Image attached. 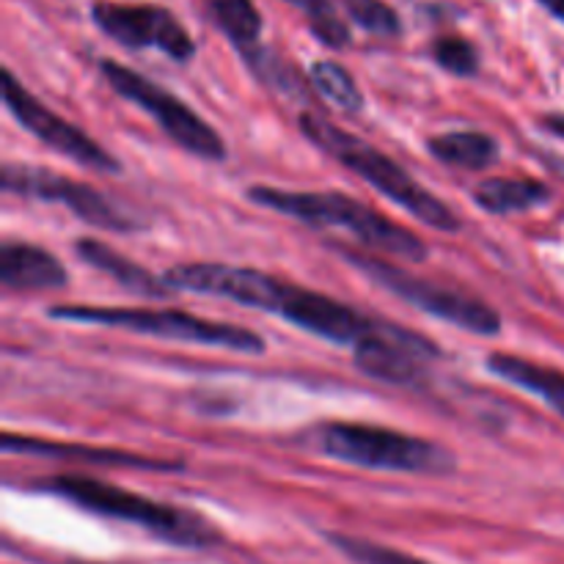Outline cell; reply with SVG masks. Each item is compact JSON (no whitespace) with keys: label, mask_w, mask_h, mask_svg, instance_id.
<instances>
[{"label":"cell","mask_w":564,"mask_h":564,"mask_svg":"<svg viewBox=\"0 0 564 564\" xmlns=\"http://www.w3.org/2000/svg\"><path fill=\"white\" fill-rule=\"evenodd\" d=\"M39 490L53 494L80 510L94 512V516L116 518V521L135 523L147 529L152 538L163 540L180 549H215L224 543V532L213 527L207 518L193 516V512L180 510V507L160 505V501L147 499V496L130 494L119 485L99 482L88 477H53L36 482Z\"/></svg>","instance_id":"1"},{"label":"cell","mask_w":564,"mask_h":564,"mask_svg":"<svg viewBox=\"0 0 564 564\" xmlns=\"http://www.w3.org/2000/svg\"><path fill=\"white\" fill-rule=\"evenodd\" d=\"M246 196L248 202L259 204V207L275 209V213L303 220V224L334 226V229L350 231L358 242L378 253L408 259V262H424L430 253L427 242L413 235L411 229L375 213L372 207L356 202V198L341 196V193H303L253 185L248 187Z\"/></svg>","instance_id":"2"},{"label":"cell","mask_w":564,"mask_h":564,"mask_svg":"<svg viewBox=\"0 0 564 564\" xmlns=\"http://www.w3.org/2000/svg\"><path fill=\"white\" fill-rule=\"evenodd\" d=\"M301 130L325 154H330L341 165H347L352 174L361 176L375 191H380L386 198L400 204L402 209H408L422 224L433 226L438 231H457L463 226L460 218L452 213L449 204L435 198L422 182L413 180L400 163H394L389 154L375 149L372 143L361 141L358 135H350V132L330 124L328 119H323L317 113H301Z\"/></svg>","instance_id":"3"},{"label":"cell","mask_w":564,"mask_h":564,"mask_svg":"<svg viewBox=\"0 0 564 564\" xmlns=\"http://www.w3.org/2000/svg\"><path fill=\"white\" fill-rule=\"evenodd\" d=\"M317 444L334 460L378 468V471L449 474L457 468V457L444 446L372 424H325L317 435Z\"/></svg>","instance_id":"4"},{"label":"cell","mask_w":564,"mask_h":564,"mask_svg":"<svg viewBox=\"0 0 564 564\" xmlns=\"http://www.w3.org/2000/svg\"><path fill=\"white\" fill-rule=\"evenodd\" d=\"M50 317L72 319V323L105 325V328L135 330V334L160 336V339L193 341V345L224 347L235 352H264V339L240 325L215 323V319L193 317L176 308H105V306H53Z\"/></svg>","instance_id":"5"},{"label":"cell","mask_w":564,"mask_h":564,"mask_svg":"<svg viewBox=\"0 0 564 564\" xmlns=\"http://www.w3.org/2000/svg\"><path fill=\"white\" fill-rule=\"evenodd\" d=\"M350 264H356L361 273H367L383 290L394 292L397 297L408 301L411 306L422 308L430 317H438L455 328L471 330L479 336H499L501 334V314L488 303L468 297L463 292L449 290V286L433 284L427 279L408 273L397 264L383 262V259L367 257L361 251H341Z\"/></svg>","instance_id":"6"},{"label":"cell","mask_w":564,"mask_h":564,"mask_svg":"<svg viewBox=\"0 0 564 564\" xmlns=\"http://www.w3.org/2000/svg\"><path fill=\"white\" fill-rule=\"evenodd\" d=\"M99 72H102L108 86L113 88L119 97L130 99L132 105L147 110V113L163 127L165 135H169L171 141L180 143L185 152L196 154V158H204V160L226 158L224 138H220L218 132L202 119V116L193 113L180 97L165 91L163 86L152 83L149 77L132 72L130 66H121L110 58L99 61Z\"/></svg>","instance_id":"7"},{"label":"cell","mask_w":564,"mask_h":564,"mask_svg":"<svg viewBox=\"0 0 564 564\" xmlns=\"http://www.w3.org/2000/svg\"><path fill=\"white\" fill-rule=\"evenodd\" d=\"M259 312L279 314V317L290 319L292 325L308 330V334L352 347L386 328V325H378L375 319L364 317L356 308L334 301V297L303 290V286L295 284H284L279 279H270Z\"/></svg>","instance_id":"8"},{"label":"cell","mask_w":564,"mask_h":564,"mask_svg":"<svg viewBox=\"0 0 564 564\" xmlns=\"http://www.w3.org/2000/svg\"><path fill=\"white\" fill-rule=\"evenodd\" d=\"M0 88H3V102L9 108V113L25 127L31 135H36L39 141H44L47 147H53L55 152L66 154L75 163L86 165V169L99 171V174H116L119 171V160L108 152V149L99 147L94 138H88L86 132L77 130L75 124H69L66 119H61L58 113L47 108V105L39 102L9 69H3L0 75Z\"/></svg>","instance_id":"9"},{"label":"cell","mask_w":564,"mask_h":564,"mask_svg":"<svg viewBox=\"0 0 564 564\" xmlns=\"http://www.w3.org/2000/svg\"><path fill=\"white\" fill-rule=\"evenodd\" d=\"M0 185H3L6 193H20V196L66 204L77 218L97 226V229L130 231L138 226L135 220L127 218L116 204H110L91 185H83V182L69 180V176L53 174L47 169H39V165L6 163L3 171H0Z\"/></svg>","instance_id":"10"},{"label":"cell","mask_w":564,"mask_h":564,"mask_svg":"<svg viewBox=\"0 0 564 564\" xmlns=\"http://www.w3.org/2000/svg\"><path fill=\"white\" fill-rule=\"evenodd\" d=\"M91 20L113 42L132 50L154 47L174 61H187L196 53L191 33L163 6L152 3H94Z\"/></svg>","instance_id":"11"},{"label":"cell","mask_w":564,"mask_h":564,"mask_svg":"<svg viewBox=\"0 0 564 564\" xmlns=\"http://www.w3.org/2000/svg\"><path fill=\"white\" fill-rule=\"evenodd\" d=\"M3 452H17V455H36L53 457V460H83L97 463V466H121V468H143V471H182V460H158V457L130 455L119 449H97V446H77V444H55V441L31 438V435H3Z\"/></svg>","instance_id":"12"},{"label":"cell","mask_w":564,"mask_h":564,"mask_svg":"<svg viewBox=\"0 0 564 564\" xmlns=\"http://www.w3.org/2000/svg\"><path fill=\"white\" fill-rule=\"evenodd\" d=\"M0 281L9 290H61L69 273L44 248L6 240L0 246Z\"/></svg>","instance_id":"13"},{"label":"cell","mask_w":564,"mask_h":564,"mask_svg":"<svg viewBox=\"0 0 564 564\" xmlns=\"http://www.w3.org/2000/svg\"><path fill=\"white\" fill-rule=\"evenodd\" d=\"M488 369L496 378L518 386L527 394L540 397L564 419V372L560 369L543 367V364L527 361V358L510 356V352H494L488 358Z\"/></svg>","instance_id":"14"},{"label":"cell","mask_w":564,"mask_h":564,"mask_svg":"<svg viewBox=\"0 0 564 564\" xmlns=\"http://www.w3.org/2000/svg\"><path fill=\"white\" fill-rule=\"evenodd\" d=\"M75 251L83 262H88L91 268H97L99 273H108L110 279L119 281L124 290L135 292L143 297H163L171 290L163 279H154L147 268L135 264L132 259H127L124 253H119L116 248L105 246V242L91 240V237H83L75 242Z\"/></svg>","instance_id":"15"},{"label":"cell","mask_w":564,"mask_h":564,"mask_svg":"<svg viewBox=\"0 0 564 564\" xmlns=\"http://www.w3.org/2000/svg\"><path fill=\"white\" fill-rule=\"evenodd\" d=\"M551 198V191L532 176H494L477 185L474 202L494 215H516L540 207Z\"/></svg>","instance_id":"16"},{"label":"cell","mask_w":564,"mask_h":564,"mask_svg":"<svg viewBox=\"0 0 564 564\" xmlns=\"http://www.w3.org/2000/svg\"><path fill=\"white\" fill-rule=\"evenodd\" d=\"M430 154L455 169L485 171L499 160V143L488 132L457 130L430 138Z\"/></svg>","instance_id":"17"},{"label":"cell","mask_w":564,"mask_h":564,"mask_svg":"<svg viewBox=\"0 0 564 564\" xmlns=\"http://www.w3.org/2000/svg\"><path fill=\"white\" fill-rule=\"evenodd\" d=\"M209 11H213L215 22L220 31L237 44V47H251L257 44L259 33H262V17H259L253 0H207Z\"/></svg>","instance_id":"18"},{"label":"cell","mask_w":564,"mask_h":564,"mask_svg":"<svg viewBox=\"0 0 564 564\" xmlns=\"http://www.w3.org/2000/svg\"><path fill=\"white\" fill-rule=\"evenodd\" d=\"M312 77V86L323 94L328 102H334L341 110H361L364 94L358 88L356 77L345 69L336 61H317V64L308 69Z\"/></svg>","instance_id":"19"},{"label":"cell","mask_w":564,"mask_h":564,"mask_svg":"<svg viewBox=\"0 0 564 564\" xmlns=\"http://www.w3.org/2000/svg\"><path fill=\"white\" fill-rule=\"evenodd\" d=\"M325 540H328L336 551H341L347 560L356 562V564H433V562L416 560V556L405 554V551H397V549H389V545L372 543V540L352 538V534L328 532L325 534Z\"/></svg>","instance_id":"20"},{"label":"cell","mask_w":564,"mask_h":564,"mask_svg":"<svg viewBox=\"0 0 564 564\" xmlns=\"http://www.w3.org/2000/svg\"><path fill=\"white\" fill-rule=\"evenodd\" d=\"M286 3H292L295 9H301L306 14L308 28L317 36V42L328 44L334 50L347 47V42H350V28L336 14L330 0H286Z\"/></svg>","instance_id":"21"},{"label":"cell","mask_w":564,"mask_h":564,"mask_svg":"<svg viewBox=\"0 0 564 564\" xmlns=\"http://www.w3.org/2000/svg\"><path fill=\"white\" fill-rule=\"evenodd\" d=\"M347 17L364 31L378 33V36H397L402 31L400 17L383 0H345Z\"/></svg>","instance_id":"22"},{"label":"cell","mask_w":564,"mask_h":564,"mask_svg":"<svg viewBox=\"0 0 564 564\" xmlns=\"http://www.w3.org/2000/svg\"><path fill=\"white\" fill-rule=\"evenodd\" d=\"M433 58L435 64L444 66L446 72L460 77L477 75L479 69V53L468 39L460 36H441L433 42Z\"/></svg>","instance_id":"23"},{"label":"cell","mask_w":564,"mask_h":564,"mask_svg":"<svg viewBox=\"0 0 564 564\" xmlns=\"http://www.w3.org/2000/svg\"><path fill=\"white\" fill-rule=\"evenodd\" d=\"M543 124H545V130H549V132H554V135L564 138V113H551V116H545Z\"/></svg>","instance_id":"24"},{"label":"cell","mask_w":564,"mask_h":564,"mask_svg":"<svg viewBox=\"0 0 564 564\" xmlns=\"http://www.w3.org/2000/svg\"><path fill=\"white\" fill-rule=\"evenodd\" d=\"M538 3L543 6V9L549 11V14H554L556 20L564 22V0H538Z\"/></svg>","instance_id":"25"}]
</instances>
